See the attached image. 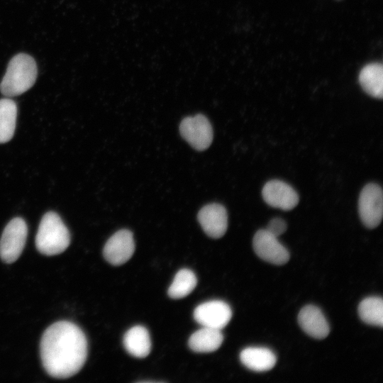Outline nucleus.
<instances>
[{
  "label": "nucleus",
  "mask_w": 383,
  "mask_h": 383,
  "mask_svg": "<svg viewBox=\"0 0 383 383\" xmlns=\"http://www.w3.org/2000/svg\"><path fill=\"white\" fill-rule=\"evenodd\" d=\"M37 74L34 59L25 53L17 54L8 65L0 84V91L8 97L22 94L33 87Z\"/></svg>",
  "instance_id": "obj_2"
},
{
  "label": "nucleus",
  "mask_w": 383,
  "mask_h": 383,
  "mask_svg": "<svg viewBox=\"0 0 383 383\" xmlns=\"http://www.w3.org/2000/svg\"><path fill=\"white\" fill-rule=\"evenodd\" d=\"M197 279L189 269H182L175 277L168 289V295L172 299H182L189 295L196 287Z\"/></svg>",
  "instance_id": "obj_19"
},
{
  "label": "nucleus",
  "mask_w": 383,
  "mask_h": 383,
  "mask_svg": "<svg viewBox=\"0 0 383 383\" xmlns=\"http://www.w3.org/2000/svg\"><path fill=\"white\" fill-rule=\"evenodd\" d=\"M232 311L221 300H212L199 305L194 311L195 321L203 327L221 330L231 321Z\"/></svg>",
  "instance_id": "obj_8"
},
{
  "label": "nucleus",
  "mask_w": 383,
  "mask_h": 383,
  "mask_svg": "<svg viewBox=\"0 0 383 383\" xmlns=\"http://www.w3.org/2000/svg\"><path fill=\"white\" fill-rule=\"evenodd\" d=\"M383 198L382 188L377 184L370 183L362 189L358 201L360 219L368 228H374L382 218Z\"/></svg>",
  "instance_id": "obj_5"
},
{
  "label": "nucleus",
  "mask_w": 383,
  "mask_h": 383,
  "mask_svg": "<svg viewBox=\"0 0 383 383\" xmlns=\"http://www.w3.org/2000/svg\"><path fill=\"white\" fill-rule=\"evenodd\" d=\"M70 243V235L61 218L55 212L42 218L35 237V245L43 255L52 256L64 252Z\"/></svg>",
  "instance_id": "obj_3"
},
{
  "label": "nucleus",
  "mask_w": 383,
  "mask_h": 383,
  "mask_svg": "<svg viewBox=\"0 0 383 383\" xmlns=\"http://www.w3.org/2000/svg\"><path fill=\"white\" fill-rule=\"evenodd\" d=\"M287 227V223L283 219L274 218L270 221L266 230L273 235L278 237L286 231Z\"/></svg>",
  "instance_id": "obj_20"
},
{
  "label": "nucleus",
  "mask_w": 383,
  "mask_h": 383,
  "mask_svg": "<svg viewBox=\"0 0 383 383\" xmlns=\"http://www.w3.org/2000/svg\"><path fill=\"white\" fill-rule=\"evenodd\" d=\"M252 245L256 255L267 262L282 265L289 260V251L266 229L257 231Z\"/></svg>",
  "instance_id": "obj_7"
},
{
  "label": "nucleus",
  "mask_w": 383,
  "mask_h": 383,
  "mask_svg": "<svg viewBox=\"0 0 383 383\" xmlns=\"http://www.w3.org/2000/svg\"><path fill=\"white\" fill-rule=\"evenodd\" d=\"M17 116V106L10 99H0V143L9 141L13 136Z\"/></svg>",
  "instance_id": "obj_17"
},
{
  "label": "nucleus",
  "mask_w": 383,
  "mask_h": 383,
  "mask_svg": "<svg viewBox=\"0 0 383 383\" xmlns=\"http://www.w3.org/2000/svg\"><path fill=\"white\" fill-rule=\"evenodd\" d=\"M358 314L365 323L382 327V299L378 296H370L363 299L358 306Z\"/></svg>",
  "instance_id": "obj_18"
},
{
  "label": "nucleus",
  "mask_w": 383,
  "mask_h": 383,
  "mask_svg": "<svg viewBox=\"0 0 383 383\" xmlns=\"http://www.w3.org/2000/svg\"><path fill=\"white\" fill-rule=\"evenodd\" d=\"M298 322L301 329L313 338L323 339L329 334V324L316 306L307 305L302 308L298 315Z\"/></svg>",
  "instance_id": "obj_12"
},
{
  "label": "nucleus",
  "mask_w": 383,
  "mask_h": 383,
  "mask_svg": "<svg viewBox=\"0 0 383 383\" xmlns=\"http://www.w3.org/2000/svg\"><path fill=\"white\" fill-rule=\"evenodd\" d=\"M262 194L269 206L284 211L293 209L299 203L296 192L288 184L277 179L267 182Z\"/></svg>",
  "instance_id": "obj_10"
},
{
  "label": "nucleus",
  "mask_w": 383,
  "mask_h": 383,
  "mask_svg": "<svg viewBox=\"0 0 383 383\" xmlns=\"http://www.w3.org/2000/svg\"><path fill=\"white\" fill-rule=\"evenodd\" d=\"M28 227L19 217L13 218L5 227L0 240V257L6 263L15 262L26 243Z\"/></svg>",
  "instance_id": "obj_4"
},
{
  "label": "nucleus",
  "mask_w": 383,
  "mask_h": 383,
  "mask_svg": "<svg viewBox=\"0 0 383 383\" xmlns=\"http://www.w3.org/2000/svg\"><path fill=\"white\" fill-rule=\"evenodd\" d=\"M43 366L52 377L65 379L76 374L87 357L84 332L70 321H58L44 332L40 345Z\"/></svg>",
  "instance_id": "obj_1"
},
{
  "label": "nucleus",
  "mask_w": 383,
  "mask_h": 383,
  "mask_svg": "<svg viewBox=\"0 0 383 383\" xmlns=\"http://www.w3.org/2000/svg\"><path fill=\"white\" fill-rule=\"evenodd\" d=\"M182 138L194 149L204 150L213 140L212 126L206 117L201 114L184 118L179 126Z\"/></svg>",
  "instance_id": "obj_6"
},
{
  "label": "nucleus",
  "mask_w": 383,
  "mask_h": 383,
  "mask_svg": "<svg viewBox=\"0 0 383 383\" xmlns=\"http://www.w3.org/2000/svg\"><path fill=\"white\" fill-rule=\"evenodd\" d=\"M223 341L221 330L203 327L189 339V346L196 353H211L218 350Z\"/></svg>",
  "instance_id": "obj_15"
},
{
  "label": "nucleus",
  "mask_w": 383,
  "mask_h": 383,
  "mask_svg": "<svg viewBox=\"0 0 383 383\" xmlns=\"http://www.w3.org/2000/svg\"><path fill=\"white\" fill-rule=\"evenodd\" d=\"M123 346L132 356L138 358L147 357L151 350V340L148 331L142 326L130 328L123 336Z\"/></svg>",
  "instance_id": "obj_14"
},
{
  "label": "nucleus",
  "mask_w": 383,
  "mask_h": 383,
  "mask_svg": "<svg viewBox=\"0 0 383 383\" xmlns=\"http://www.w3.org/2000/svg\"><path fill=\"white\" fill-rule=\"evenodd\" d=\"M240 360L247 368L259 372L270 370L277 362L274 353L271 350L262 347L245 348L240 354Z\"/></svg>",
  "instance_id": "obj_13"
},
{
  "label": "nucleus",
  "mask_w": 383,
  "mask_h": 383,
  "mask_svg": "<svg viewBox=\"0 0 383 383\" xmlns=\"http://www.w3.org/2000/svg\"><path fill=\"white\" fill-rule=\"evenodd\" d=\"M135 251L133 233L123 229L116 232L106 243L103 254L107 262L113 265H121L132 257Z\"/></svg>",
  "instance_id": "obj_9"
},
{
  "label": "nucleus",
  "mask_w": 383,
  "mask_h": 383,
  "mask_svg": "<svg viewBox=\"0 0 383 383\" xmlns=\"http://www.w3.org/2000/svg\"><path fill=\"white\" fill-rule=\"evenodd\" d=\"M198 221L207 235L221 238L228 228V214L223 206L213 203L204 206L197 215Z\"/></svg>",
  "instance_id": "obj_11"
},
{
  "label": "nucleus",
  "mask_w": 383,
  "mask_h": 383,
  "mask_svg": "<svg viewBox=\"0 0 383 383\" xmlns=\"http://www.w3.org/2000/svg\"><path fill=\"white\" fill-rule=\"evenodd\" d=\"M359 82L363 90L370 96L382 99L383 67L381 63L365 65L359 74Z\"/></svg>",
  "instance_id": "obj_16"
}]
</instances>
